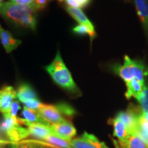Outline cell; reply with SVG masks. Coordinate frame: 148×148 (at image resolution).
Masks as SVG:
<instances>
[{"label": "cell", "mask_w": 148, "mask_h": 148, "mask_svg": "<svg viewBox=\"0 0 148 148\" xmlns=\"http://www.w3.org/2000/svg\"><path fill=\"white\" fill-rule=\"evenodd\" d=\"M60 1H64L68 6L71 8L82 9L86 8L89 4L91 0H59Z\"/></svg>", "instance_id": "23"}, {"label": "cell", "mask_w": 148, "mask_h": 148, "mask_svg": "<svg viewBox=\"0 0 148 148\" xmlns=\"http://www.w3.org/2000/svg\"><path fill=\"white\" fill-rule=\"evenodd\" d=\"M108 123L113 127V135L118 138V140H123L128 136L130 133L124 123L116 117L109 119Z\"/></svg>", "instance_id": "17"}, {"label": "cell", "mask_w": 148, "mask_h": 148, "mask_svg": "<svg viewBox=\"0 0 148 148\" xmlns=\"http://www.w3.org/2000/svg\"><path fill=\"white\" fill-rule=\"evenodd\" d=\"M142 114L143 111L140 107L130 104L125 111L118 112L115 117L124 123L130 134H133L137 127L138 117Z\"/></svg>", "instance_id": "4"}, {"label": "cell", "mask_w": 148, "mask_h": 148, "mask_svg": "<svg viewBox=\"0 0 148 148\" xmlns=\"http://www.w3.org/2000/svg\"><path fill=\"white\" fill-rule=\"evenodd\" d=\"M1 1L2 0H0V10H1V5H2V2H1Z\"/></svg>", "instance_id": "30"}, {"label": "cell", "mask_w": 148, "mask_h": 148, "mask_svg": "<svg viewBox=\"0 0 148 148\" xmlns=\"http://www.w3.org/2000/svg\"><path fill=\"white\" fill-rule=\"evenodd\" d=\"M50 0H34L32 3V6L35 10H42L47 6Z\"/></svg>", "instance_id": "25"}, {"label": "cell", "mask_w": 148, "mask_h": 148, "mask_svg": "<svg viewBox=\"0 0 148 148\" xmlns=\"http://www.w3.org/2000/svg\"><path fill=\"white\" fill-rule=\"evenodd\" d=\"M127 86V91L125 92V97L130 99L132 97H134L138 100L142 90H143V85L138 79L133 78L130 81L125 83Z\"/></svg>", "instance_id": "14"}, {"label": "cell", "mask_w": 148, "mask_h": 148, "mask_svg": "<svg viewBox=\"0 0 148 148\" xmlns=\"http://www.w3.org/2000/svg\"><path fill=\"white\" fill-rule=\"evenodd\" d=\"M116 148H148V145L136 135L130 134L123 140H113Z\"/></svg>", "instance_id": "10"}, {"label": "cell", "mask_w": 148, "mask_h": 148, "mask_svg": "<svg viewBox=\"0 0 148 148\" xmlns=\"http://www.w3.org/2000/svg\"><path fill=\"white\" fill-rule=\"evenodd\" d=\"M44 140L56 148H73L69 140H64L54 134L49 135Z\"/></svg>", "instance_id": "20"}, {"label": "cell", "mask_w": 148, "mask_h": 148, "mask_svg": "<svg viewBox=\"0 0 148 148\" xmlns=\"http://www.w3.org/2000/svg\"><path fill=\"white\" fill-rule=\"evenodd\" d=\"M143 116L145 119L148 121V112H146V113H143Z\"/></svg>", "instance_id": "29"}, {"label": "cell", "mask_w": 148, "mask_h": 148, "mask_svg": "<svg viewBox=\"0 0 148 148\" xmlns=\"http://www.w3.org/2000/svg\"><path fill=\"white\" fill-rule=\"evenodd\" d=\"M11 148H56L46 142L38 140H22L11 143Z\"/></svg>", "instance_id": "16"}, {"label": "cell", "mask_w": 148, "mask_h": 148, "mask_svg": "<svg viewBox=\"0 0 148 148\" xmlns=\"http://www.w3.org/2000/svg\"><path fill=\"white\" fill-rule=\"evenodd\" d=\"M38 112L42 119L50 125L64 121H69L62 114L58 104L53 105L42 103L40 108L38 110Z\"/></svg>", "instance_id": "5"}, {"label": "cell", "mask_w": 148, "mask_h": 148, "mask_svg": "<svg viewBox=\"0 0 148 148\" xmlns=\"http://www.w3.org/2000/svg\"><path fill=\"white\" fill-rule=\"evenodd\" d=\"M36 10L32 5H20L11 1L3 3L0 14L18 26L34 30L36 26Z\"/></svg>", "instance_id": "1"}, {"label": "cell", "mask_w": 148, "mask_h": 148, "mask_svg": "<svg viewBox=\"0 0 148 148\" xmlns=\"http://www.w3.org/2000/svg\"><path fill=\"white\" fill-rule=\"evenodd\" d=\"M66 12L73 17L74 19L77 22H78L79 24H84L86 25L87 26L90 27L91 29H94V26L92 23L89 21V19L87 18V16L85 15V14L82 12L81 9L71 8V7H66Z\"/></svg>", "instance_id": "18"}, {"label": "cell", "mask_w": 148, "mask_h": 148, "mask_svg": "<svg viewBox=\"0 0 148 148\" xmlns=\"http://www.w3.org/2000/svg\"><path fill=\"white\" fill-rule=\"evenodd\" d=\"M34 0H10L11 2L18 3L20 5H32Z\"/></svg>", "instance_id": "27"}, {"label": "cell", "mask_w": 148, "mask_h": 148, "mask_svg": "<svg viewBox=\"0 0 148 148\" xmlns=\"http://www.w3.org/2000/svg\"><path fill=\"white\" fill-rule=\"evenodd\" d=\"M16 97V91L12 86H5L0 90V112L3 116L9 115L10 106Z\"/></svg>", "instance_id": "8"}, {"label": "cell", "mask_w": 148, "mask_h": 148, "mask_svg": "<svg viewBox=\"0 0 148 148\" xmlns=\"http://www.w3.org/2000/svg\"><path fill=\"white\" fill-rule=\"evenodd\" d=\"M116 72L125 83L135 78L145 84V77L148 75V67L139 61L133 60L128 56H125L123 64L116 69Z\"/></svg>", "instance_id": "3"}, {"label": "cell", "mask_w": 148, "mask_h": 148, "mask_svg": "<svg viewBox=\"0 0 148 148\" xmlns=\"http://www.w3.org/2000/svg\"><path fill=\"white\" fill-rule=\"evenodd\" d=\"M16 97L23 103L30 99H38L36 91L27 83L21 84L18 86L16 90Z\"/></svg>", "instance_id": "13"}, {"label": "cell", "mask_w": 148, "mask_h": 148, "mask_svg": "<svg viewBox=\"0 0 148 148\" xmlns=\"http://www.w3.org/2000/svg\"><path fill=\"white\" fill-rule=\"evenodd\" d=\"M22 115L24 117V119L27 120V121L31 122V123H41V124L51 125L49 123L45 121L42 118V116L38 113V110H31L24 106V108L22 110Z\"/></svg>", "instance_id": "19"}, {"label": "cell", "mask_w": 148, "mask_h": 148, "mask_svg": "<svg viewBox=\"0 0 148 148\" xmlns=\"http://www.w3.org/2000/svg\"><path fill=\"white\" fill-rule=\"evenodd\" d=\"M0 40L7 53H10L21 44V40L14 38L8 31L0 25Z\"/></svg>", "instance_id": "12"}, {"label": "cell", "mask_w": 148, "mask_h": 148, "mask_svg": "<svg viewBox=\"0 0 148 148\" xmlns=\"http://www.w3.org/2000/svg\"><path fill=\"white\" fill-rule=\"evenodd\" d=\"M19 121L21 125H26L28 129L29 134L32 135L34 138L41 140H45L48 136L53 134L50 125L41 124V123H31L24 119H20Z\"/></svg>", "instance_id": "7"}, {"label": "cell", "mask_w": 148, "mask_h": 148, "mask_svg": "<svg viewBox=\"0 0 148 148\" xmlns=\"http://www.w3.org/2000/svg\"><path fill=\"white\" fill-rule=\"evenodd\" d=\"M21 109V106L18 101H13L10 106V111H9V115L12 117H16V114L18 111Z\"/></svg>", "instance_id": "26"}, {"label": "cell", "mask_w": 148, "mask_h": 148, "mask_svg": "<svg viewBox=\"0 0 148 148\" xmlns=\"http://www.w3.org/2000/svg\"><path fill=\"white\" fill-rule=\"evenodd\" d=\"M53 134L64 140H71L77 134L75 127L71 123V121H64L62 123H56L50 125Z\"/></svg>", "instance_id": "9"}, {"label": "cell", "mask_w": 148, "mask_h": 148, "mask_svg": "<svg viewBox=\"0 0 148 148\" xmlns=\"http://www.w3.org/2000/svg\"><path fill=\"white\" fill-rule=\"evenodd\" d=\"M23 104L24 106L27 108L34 110H38L40 108V106H42V103L40 102L38 99H35L25 101V103H23Z\"/></svg>", "instance_id": "24"}, {"label": "cell", "mask_w": 148, "mask_h": 148, "mask_svg": "<svg viewBox=\"0 0 148 148\" xmlns=\"http://www.w3.org/2000/svg\"><path fill=\"white\" fill-rule=\"evenodd\" d=\"M136 12L144 29L148 32V2L147 0H134Z\"/></svg>", "instance_id": "15"}, {"label": "cell", "mask_w": 148, "mask_h": 148, "mask_svg": "<svg viewBox=\"0 0 148 148\" xmlns=\"http://www.w3.org/2000/svg\"><path fill=\"white\" fill-rule=\"evenodd\" d=\"M73 31L74 33L78 35L88 34L90 36L91 41L96 36L95 29H91L90 27L87 26L86 25H84V24H79L78 25L73 27Z\"/></svg>", "instance_id": "21"}, {"label": "cell", "mask_w": 148, "mask_h": 148, "mask_svg": "<svg viewBox=\"0 0 148 148\" xmlns=\"http://www.w3.org/2000/svg\"><path fill=\"white\" fill-rule=\"evenodd\" d=\"M138 101L140 103L143 113L148 112V84L143 85V90Z\"/></svg>", "instance_id": "22"}, {"label": "cell", "mask_w": 148, "mask_h": 148, "mask_svg": "<svg viewBox=\"0 0 148 148\" xmlns=\"http://www.w3.org/2000/svg\"><path fill=\"white\" fill-rule=\"evenodd\" d=\"M5 135L8 136L11 143L21 141L29 136L28 129L23 127L20 124H16L12 125L8 130L4 132Z\"/></svg>", "instance_id": "11"}, {"label": "cell", "mask_w": 148, "mask_h": 148, "mask_svg": "<svg viewBox=\"0 0 148 148\" xmlns=\"http://www.w3.org/2000/svg\"><path fill=\"white\" fill-rule=\"evenodd\" d=\"M9 143L8 141H5L3 140H0V148H6V145Z\"/></svg>", "instance_id": "28"}, {"label": "cell", "mask_w": 148, "mask_h": 148, "mask_svg": "<svg viewBox=\"0 0 148 148\" xmlns=\"http://www.w3.org/2000/svg\"><path fill=\"white\" fill-rule=\"evenodd\" d=\"M45 70L56 84L61 88L73 94H78L80 92L58 51L52 62L45 66Z\"/></svg>", "instance_id": "2"}, {"label": "cell", "mask_w": 148, "mask_h": 148, "mask_svg": "<svg viewBox=\"0 0 148 148\" xmlns=\"http://www.w3.org/2000/svg\"><path fill=\"white\" fill-rule=\"evenodd\" d=\"M70 144L73 148H109L104 142L99 141L95 135L86 132L79 137L73 138Z\"/></svg>", "instance_id": "6"}]
</instances>
